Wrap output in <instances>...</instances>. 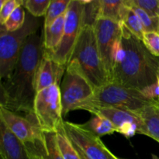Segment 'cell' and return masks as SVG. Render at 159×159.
Returning <instances> with one entry per match:
<instances>
[{"instance_id": "1", "label": "cell", "mask_w": 159, "mask_h": 159, "mask_svg": "<svg viewBox=\"0 0 159 159\" xmlns=\"http://www.w3.org/2000/svg\"><path fill=\"white\" fill-rule=\"evenodd\" d=\"M122 30L110 82L140 90L146 95L158 82L159 57L154 56L142 40L131 34L123 23Z\"/></svg>"}, {"instance_id": "2", "label": "cell", "mask_w": 159, "mask_h": 159, "mask_svg": "<svg viewBox=\"0 0 159 159\" xmlns=\"http://www.w3.org/2000/svg\"><path fill=\"white\" fill-rule=\"evenodd\" d=\"M43 54V39L36 32L26 40L12 74L2 81L0 106L14 113L35 116L36 82Z\"/></svg>"}, {"instance_id": "3", "label": "cell", "mask_w": 159, "mask_h": 159, "mask_svg": "<svg viewBox=\"0 0 159 159\" xmlns=\"http://www.w3.org/2000/svg\"><path fill=\"white\" fill-rule=\"evenodd\" d=\"M155 100L140 90L110 82L95 89L93 96L79 104L77 110L92 113L97 109L116 108L136 113Z\"/></svg>"}, {"instance_id": "4", "label": "cell", "mask_w": 159, "mask_h": 159, "mask_svg": "<svg viewBox=\"0 0 159 159\" xmlns=\"http://www.w3.org/2000/svg\"><path fill=\"white\" fill-rule=\"evenodd\" d=\"M68 65H73L94 89L110 82L97 46L94 26H84Z\"/></svg>"}, {"instance_id": "5", "label": "cell", "mask_w": 159, "mask_h": 159, "mask_svg": "<svg viewBox=\"0 0 159 159\" xmlns=\"http://www.w3.org/2000/svg\"><path fill=\"white\" fill-rule=\"evenodd\" d=\"M40 21L37 18L26 13V22L21 29L15 32H8L1 26L0 30V78L3 81L13 71L26 40L37 32Z\"/></svg>"}, {"instance_id": "6", "label": "cell", "mask_w": 159, "mask_h": 159, "mask_svg": "<svg viewBox=\"0 0 159 159\" xmlns=\"http://www.w3.org/2000/svg\"><path fill=\"white\" fill-rule=\"evenodd\" d=\"M34 113L42 131L56 132L63 125L60 85H53L37 93Z\"/></svg>"}, {"instance_id": "7", "label": "cell", "mask_w": 159, "mask_h": 159, "mask_svg": "<svg viewBox=\"0 0 159 159\" xmlns=\"http://www.w3.org/2000/svg\"><path fill=\"white\" fill-rule=\"evenodd\" d=\"M83 12L84 2L82 0H71L65 14V29L61 42L53 54H47L51 56L56 63L65 68L68 66L83 27Z\"/></svg>"}, {"instance_id": "8", "label": "cell", "mask_w": 159, "mask_h": 159, "mask_svg": "<svg viewBox=\"0 0 159 159\" xmlns=\"http://www.w3.org/2000/svg\"><path fill=\"white\" fill-rule=\"evenodd\" d=\"M61 88L63 118L70 111L77 110L80 103L89 99L94 93L86 78L73 65H68Z\"/></svg>"}, {"instance_id": "9", "label": "cell", "mask_w": 159, "mask_h": 159, "mask_svg": "<svg viewBox=\"0 0 159 159\" xmlns=\"http://www.w3.org/2000/svg\"><path fill=\"white\" fill-rule=\"evenodd\" d=\"M94 30L99 54L110 82L115 52L122 37V23L99 17L95 23Z\"/></svg>"}, {"instance_id": "10", "label": "cell", "mask_w": 159, "mask_h": 159, "mask_svg": "<svg viewBox=\"0 0 159 159\" xmlns=\"http://www.w3.org/2000/svg\"><path fill=\"white\" fill-rule=\"evenodd\" d=\"M64 127L71 142L88 159H118L84 124L64 121Z\"/></svg>"}, {"instance_id": "11", "label": "cell", "mask_w": 159, "mask_h": 159, "mask_svg": "<svg viewBox=\"0 0 159 159\" xmlns=\"http://www.w3.org/2000/svg\"><path fill=\"white\" fill-rule=\"evenodd\" d=\"M91 113L108 119L116 127V132L127 138H132L137 134L147 136L145 125L141 116L135 112L116 108H101Z\"/></svg>"}, {"instance_id": "12", "label": "cell", "mask_w": 159, "mask_h": 159, "mask_svg": "<svg viewBox=\"0 0 159 159\" xmlns=\"http://www.w3.org/2000/svg\"><path fill=\"white\" fill-rule=\"evenodd\" d=\"M0 120L24 144H34L41 138L42 130L37 120L20 116L0 106Z\"/></svg>"}, {"instance_id": "13", "label": "cell", "mask_w": 159, "mask_h": 159, "mask_svg": "<svg viewBox=\"0 0 159 159\" xmlns=\"http://www.w3.org/2000/svg\"><path fill=\"white\" fill-rule=\"evenodd\" d=\"M1 159H30L27 147L0 120Z\"/></svg>"}, {"instance_id": "14", "label": "cell", "mask_w": 159, "mask_h": 159, "mask_svg": "<svg viewBox=\"0 0 159 159\" xmlns=\"http://www.w3.org/2000/svg\"><path fill=\"white\" fill-rule=\"evenodd\" d=\"M66 68L56 63L50 55L43 53L38 68L36 82L37 93L53 85H60Z\"/></svg>"}, {"instance_id": "15", "label": "cell", "mask_w": 159, "mask_h": 159, "mask_svg": "<svg viewBox=\"0 0 159 159\" xmlns=\"http://www.w3.org/2000/svg\"><path fill=\"white\" fill-rule=\"evenodd\" d=\"M26 145L43 159H64L57 145L56 133L54 132L42 131L40 140L34 144H26Z\"/></svg>"}, {"instance_id": "16", "label": "cell", "mask_w": 159, "mask_h": 159, "mask_svg": "<svg viewBox=\"0 0 159 159\" xmlns=\"http://www.w3.org/2000/svg\"><path fill=\"white\" fill-rule=\"evenodd\" d=\"M65 15L56 20L48 27H43V52L51 54L56 51L61 42L65 29Z\"/></svg>"}, {"instance_id": "17", "label": "cell", "mask_w": 159, "mask_h": 159, "mask_svg": "<svg viewBox=\"0 0 159 159\" xmlns=\"http://www.w3.org/2000/svg\"><path fill=\"white\" fill-rule=\"evenodd\" d=\"M155 101L136 113L141 116L145 125L147 136L159 143V107Z\"/></svg>"}, {"instance_id": "18", "label": "cell", "mask_w": 159, "mask_h": 159, "mask_svg": "<svg viewBox=\"0 0 159 159\" xmlns=\"http://www.w3.org/2000/svg\"><path fill=\"white\" fill-rule=\"evenodd\" d=\"M121 23H123L124 26L135 37L140 40H143L144 30L142 23L133 9L126 4V1L121 16Z\"/></svg>"}, {"instance_id": "19", "label": "cell", "mask_w": 159, "mask_h": 159, "mask_svg": "<svg viewBox=\"0 0 159 159\" xmlns=\"http://www.w3.org/2000/svg\"><path fill=\"white\" fill-rule=\"evenodd\" d=\"M84 126L98 137L112 134L116 132V127L111 121L99 115H93V117Z\"/></svg>"}, {"instance_id": "20", "label": "cell", "mask_w": 159, "mask_h": 159, "mask_svg": "<svg viewBox=\"0 0 159 159\" xmlns=\"http://www.w3.org/2000/svg\"><path fill=\"white\" fill-rule=\"evenodd\" d=\"M58 148L64 159H81L74 144L67 134L64 124L56 132Z\"/></svg>"}, {"instance_id": "21", "label": "cell", "mask_w": 159, "mask_h": 159, "mask_svg": "<svg viewBox=\"0 0 159 159\" xmlns=\"http://www.w3.org/2000/svg\"><path fill=\"white\" fill-rule=\"evenodd\" d=\"M124 5L125 0H100V17L121 23V16Z\"/></svg>"}, {"instance_id": "22", "label": "cell", "mask_w": 159, "mask_h": 159, "mask_svg": "<svg viewBox=\"0 0 159 159\" xmlns=\"http://www.w3.org/2000/svg\"><path fill=\"white\" fill-rule=\"evenodd\" d=\"M71 0H51L45 15L43 27L51 26L56 20L66 14Z\"/></svg>"}, {"instance_id": "23", "label": "cell", "mask_w": 159, "mask_h": 159, "mask_svg": "<svg viewBox=\"0 0 159 159\" xmlns=\"http://www.w3.org/2000/svg\"><path fill=\"white\" fill-rule=\"evenodd\" d=\"M126 4L131 8L134 10V12L137 14L141 20V23L144 27V32H158V25H159V16L153 17L151 16L149 14L144 10H143L141 8L134 6L132 4L130 0H125Z\"/></svg>"}, {"instance_id": "24", "label": "cell", "mask_w": 159, "mask_h": 159, "mask_svg": "<svg viewBox=\"0 0 159 159\" xmlns=\"http://www.w3.org/2000/svg\"><path fill=\"white\" fill-rule=\"evenodd\" d=\"M83 2V26H94L96 22L100 17V0Z\"/></svg>"}, {"instance_id": "25", "label": "cell", "mask_w": 159, "mask_h": 159, "mask_svg": "<svg viewBox=\"0 0 159 159\" xmlns=\"http://www.w3.org/2000/svg\"><path fill=\"white\" fill-rule=\"evenodd\" d=\"M26 16V13L25 12L23 6H20L14 10L2 26L8 32H15L19 30L24 25Z\"/></svg>"}, {"instance_id": "26", "label": "cell", "mask_w": 159, "mask_h": 159, "mask_svg": "<svg viewBox=\"0 0 159 159\" xmlns=\"http://www.w3.org/2000/svg\"><path fill=\"white\" fill-rule=\"evenodd\" d=\"M50 4L51 0H26L23 3V7L26 8L31 16L38 18L46 15Z\"/></svg>"}, {"instance_id": "27", "label": "cell", "mask_w": 159, "mask_h": 159, "mask_svg": "<svg viewBox=\"0 0 159 159\" xmlns=\"http://www.w3.org/2000/svg\"><path fill=\"white\" fill-rule=\"evenodd\" d=\"M143 43L155 57H159V34L155 32H144Z\"/></svg>"}, {"instance_id": "28", "label": "cell", "mask_w": 159, "mask_h": 159, "mask_svg": "<svg viewBox=\"0 0 159 159\" xmlns=\"http://www.w3.org/2000/svg\"><path fill=\"white\" fill-rule=\"evenodd\" d=\"M130 2L145 11L151 16H159V0H130Z\"/></svg>"}, {"instance_id": "29", "label": "cell", "mask_w": 159, "mask_h": 159, "mask_svg": "<svg viewBox=\"0 0 159 159\" xmlns=\"http://www.w3.org/2000/svg\"><path fill=\"white\" fill-rule=\"evenodd\" d=\"M23 0H7L2 7L0 8V24L3 26L6 20L16 8L23 6Z\"/></svg>"}, {"instance_id": "30", "label": "cell", "mask_w": 159, "mask_h": 159, "mask_svg": "<svg viewBox=\"0 0 159 159\" xmlns=\"http://www.w3.org/2000/svg\"><path fill=\"white\" fill-rule=\"evenodd\" d=\"M26 147H27V146H26ZM27 148H28V151H29L30 159H43L40 156V155H38V154H37L35 152H34L32 149H30V148H28V147H27Z\"/></svg>"}, {"instance_id": "31", "label": "cell", "mask_w": 159, "mask_h": 159, "mask_svg": "<svg viewBox=\"0 0 159 159\" xmlns=\"http://www.w3.org/2000/svg\"><path fill=\"white\" fill-rule=\"evenodd\" d=\"M74 146H75V148H76V150H77V151H78V152H79V156H80V158H81V159H88V158H86V157H85V155H83V153H82V152H81V151H80V150H79V148H77V147H76V146H75V144H74Z\"/></svg>"}, {"instance_id": "32", "label": "cell", "mask_w": 159, "mask_h": 159, "mask_svg": "<svg viewBox=\"0 0 159 159\" xmlns=\"http://www.w3.org/2000/svg\"><path fill=\"white\" fill-rule=\"evenodd\" d=\"M155 104H156L157 107H159V97H158V99H155Z\"/></svg>"}, {"instance_id": "33", "label": "cell", "mask_w": 159, "mask_h": 159, "mask_svg": "<svg viewBox=\"0 0 159 159\" xmlns=\"http://www.w3.org/2000/svg\"><path fill=\"white\" fill-rule=\"evenodd\" d=\"M158 34H159V25H158Z\"/></svg>"}, {"instance_id": "34", "label": "cell", "mask_w": 159, "mask_h": 159, "mask_svg": "<svg viewBox=\"0 0 159 159\" xmlns=\"http://www.w3.org/2000/svg\"><path fill=\"white\" fill-rule=\"evenodd\" d=\"M158 80H159V70H158Z\"/></svg>"}, {"instance_id": "35", "label": "cell", "mask_w": 159, "mask_h": 159, "mask_svg": "<svg viewBox=\"0 0 159 159\" xmlns=\"http://www.w3.org/2000/svg\"><path fill=\"white\" fill-rule=\"evenodd\" d=\"M118 159H122V158H118Z\"/></svg>"}]
</instances>
